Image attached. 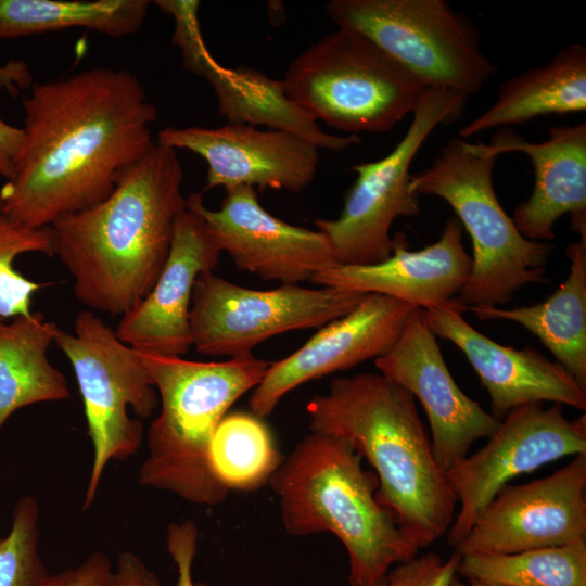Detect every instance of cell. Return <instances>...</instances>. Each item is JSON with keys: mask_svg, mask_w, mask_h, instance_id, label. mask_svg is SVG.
<instances>
[{"mask_svg": "<svg viewBox=\"0 0 586 586\" xmlns=\"http://www.w3.org/2000/svg\"><path fill=\"white\" fill-rule=\"evenodd\" d=\"M220 254L204 219L186 205L154 286L122 316L117 337L138 352L182 357L192 346L189 315L195 281L201 273L214 271Z\"/></svg>", "mask_w": 586, "mask_h": 586, "instance_id": "obj_20", "label": "cell"}, {"mask_svg": "<svg viewBox=\"0 0 586 586\" xmlns=\"http://www.w3.org/2000/svg\"><path fill=\"white\" fill-rule=\"evenodd\" d=\"M39 504L30 495L15 502L9 533L0 537V586H43L50 573L39 552Z\"/></svg>", "mask_w": 586, "mask_h": 586, "instance_id": "obj_30", "label": "cell"}, {"mask_svg": "<svg viewBox=\"0 0 586 586\" xmlns=\"http://www.w3.org/2000/svg\"><path fill=\"white\" fill-rule=\"evenodd\" d=\"M146 0H0V40L81 27L110 37L139 31Z\"/></svg>", "mask_w": 586, "mask_h": 586, "instance_id": "obj_26", "label": "cell"}, {"mask_svg": "<svg viewBox=\"0 0 586 586\" xmlns=\"http://www.w3.org/2000/svg\"><path fill=\"white\" fill-rule=\"evenodd\" d=\"M24 131L22 127L7 123L0 116V177L10 180L15 170L22 149Z\"/></svg>", "mask_w": 586, "mask_h": 586, "instance_id": "obj_35", "label": "cell"}, {"mask_svg": "<svg viewBox=\"0 0 586 586\" xmlns=\"http://www.w3.org/2000/svg\"><path fill=\"white\" fill-rule=\"evenodd\" d=\"M112 573L109 556L97 551L75 568L50 574L43 586H109Z\"/></svg>", "mask_w": 586, "mask_h": 586, "instance_id": "obj_33", "label": "cell"}, {"mask_svg": "<svg viewBox=\"0 0 586 586\" xmlns=\"http://www.w3.org/2000/svg\"><path fill=\"white\" fill-rule=\"evenodd\" d=\"M156 143L200 155L207 164L205 189L252 187L300 192L315 178L320 149L284 130L226 124L165 127Z\"/></svg>", "mask_w": 586, "mask_h": 586, "instance_id": "obj_17", "label": "cell"}, {"mask_svg": "<svg viewBox=\"0 0 586 586\" xmlns=\"http://www.w3.org/2000/svg\"><path fill=\"white\" fill-rule=\"evenodd\" d=\"M54 344L68 358L84 403L93 461L82 501L93 504L106 464L137 453L143 438L140 420L158 405L153 380L138 352L123 343L115 331L92 310L80 311L74 333L58 329Z\"/></svg>", "mask_w": 586, "mask_h": 586, "instance_id": "obj_9", "label": "cell"}, {"mask_svg": "<svg viewBox=\"0 0 586 586\" xmlns=\"http://www.w3.org/2000/svg\"><path fill=\"white\" fill-rule=\"evenodd\" d=\"M283 459L269 428L252 412L227 413L209 446L212 471L229 491L263 487Z\"/></svg>", "mask_w": 586, "mask_h": 586, "instance_id": "obj_28", "label": "cell"}, {"mask_svg": "<svg viewBox=\"0 0 586 586\" xmlns=\"http://www.w3.org/2000/svg\"><path fill=\"white\" fill-rule=\"evenodd\" d=\"M182 181L177 151L155 143L109 196L50 226L82 305L123 316L150 293L187 205Z\"/></svg>", "mask_w": 586, "mask_h": 586, "instance_id": "obj_2", "label": "cell"}, {"mask_svg": "<svg viewBox=\"0 0 586 586\" xmlns=\"http://www.w3.org/2000/svg\"><path fill=\"white\" fill-rule=\"evenodd\" d=\"M138 354L161 403L148 431L140 484L196 505L224 502L230 491L212 471V437L230 407L260 383L271 362L252 354L219 362Z\"/></svg>", "mask_w": 586, "mask_h": 586, "instance_id": "obj_5", "label": "cell"}, {"mask_svg": "<svg viewBox=\"0 0 586 586\" xmlns=\"http://www.w3.org/2000/svg\"><path fill=\"white\" fill-rule=\"evenodd\" d=\"M198 542L199 530L192 520L168 525L166 546L177 566V586H195L192 579V565L198 551Z\"/></svg>", "mask_w": 586, "mask_h": 586, "instance_id": "obj_32", "label": "cell"}, {"mask_svg": "<svg viewBox=\"0 0 586 586\" xmlns=\"http://www.w3.org/2000/svg\"><path fill=\"white\" fill-rule=\"evenodd\" d=\"M40 253L53 256L50 227L30 229L12 219L0 198V318L29 316L34 294L44 284L24 277L14 267L17 256Z\"/></svg>", "mask_w": 586, "mask_h": 586, "instance_id": "obj_29", "label": "cell"}, {"mask_svg": "<svg viewBox=\"0 0 586 586\" xmlns=\"http://www.w3.org/2000/svg\"><path fill=\"white\" fill-rule=\"evenodd\" d=\"M586 454V416L570 420L562 406L532 403L510 410L488 442L446 472L459 511L447 532L456 548L482 510L509 481L562 457Z\"/></svg>", "mask_w": 586, "mask_h": 586, "instance_id": "obj_12", "label": "cell"}, {"mask_svg": "<svg viewBox=\"0 0 586 586\" xmlns=\"http://www.w3.org/2000/svg\"><path fill=\"white\" fill-rule=\"evenodd\" d=\"M109 586H163L157 575L133 552L119 555Z\"/></svg>", "mask_w": 586, "mask_h": 586, "instance_id": "obj_34", "label": "cell"}, {"mask_svg": "<svg viewBox=\"0 0 586 586\" xmlns=\"http://www.w3.org/2000/svg\"><path fill=\"white\" fill-rule=\"evenodd\" d=\"M59 327L39 311L0 318V431L18 409L71 396L67 380L48 359Z\"/></svg>", "mask_w": 586, "mask_h": 586, "instance_id": "obj_25", "label": "cell"}, {"mask_svg": "<svg viewBox=\"0 0 586 586\" xmlns=\"http://www.w3.org/2000/svg\"><path fill=\"white\" fill-rule=\"evenodd\" d=\"M22 105L24 140L0 198L30 229L104 200L156 143L157 109L128 69L97 66L35 84Z\"/></svg>", "mask_w": 586, "mask_h": 586, "instance_id": "obj_1", "label": "cell"}, {"mask_svg": "<svg viewBox=\"0 0 586 586\" xmlns=\"http://www.w3.org/2000/svg\"><path fill=\"white\" fill-rule=\"evenodd\" d=\"M154 3L175 21L173 42L181 52L186 69L204 77L212 86L219 113L230 124H242L292 132L320 150L340 152L359 143L357 135L335 136L293 103L280 80L243 65H221L209 53L199 23L200 1L158 0Z\"/></svg>", "mask_w": 586, "mask_h": 586, "instance_id": "obj_16", "label": "cell"}, {"mask_svg": "<svg viewBox=\"0 0 586 586\" xmlns=\"http://www.w3.org/2000/svg\"><path fill=\"white\" fill-rule=\"evenodd\" d=\"M449 586H472L470 583L461 582L457 576L450 582Z\"/></svg>", "mask_w": 586, "mask_h": 586, "instance_id": "obj_37", "label": "cell"}, {"mask_svg": "<svg viewBox=\"0 0 586 586\" xmlns=\"http://www.w3.org/2000/svg\"><path fill=\"white\" fill-rule=\"evenodd\" d=\"M218 209L204 205L201 193L187 196L234 265L262 280L281 284L310 281L339 265L329 239L319 230L291 225L266 211L252 187L225 190Z\"/></svg>", "mask_w": 586, "mask_h": 586, "instance_id": "obj_14", "label": "cell"}, {"mask_svg": "<svg viewBox=\"0 0 586 586\" xmlns=\"http://www.w3.org/2000/svg\"><path fill=\"white\" fill-rule=\"evenodd\" d=\"M280 81L314 120L357 136L393 129L426 88L366 37L340 27L298 54Z\"/></svg>", "mask_w": 586, "mask_h": 586, "instance_id": "obj_7", "label": "cell"}, {"mask_svg": "<svg viewBox=\"0 0 586 586\" xmlns=\"http://www.w3.org/2000/svg\"><path fill=\"white\" fill-rule=\"evenodd\" d=\"M469 583L472 586H497V585L485 584V583H481V582H476V581H470Z\"/></svg>", "mask_w": 586, "mask_h": 586, "instance_id": "obj_38", "label": "cell"}, {"mask_svg": "<svg viewBox=\"0 0 586 586\" xmlns=\"http://www.w3.org/2000/svg\"><path fill=\"white\" fill-rule=\"evenodd\" d=\"M499 156L522 152L532 162L535 181L531 196L513 212L521 234L532 241L550 242L553 226L570 214L572 229L586 225V124L549 128V138L528 142L501 128L489 143Z\"/></svg>", "mask_w": 586, "mask_h": 586, "instance_id": "obj_22", "label": "cell"}, {"mask_svg": "<svg viewBox=\"0 0 586 586\" xmlns=\"http://www.w3.org/2000/svg\"><path fill=\"white\" fill-rule=\"evenodd\" d=\"M586 534V454L553 473L501 488L455 548L464 553H515L563 546Z\"/></svg>", "mask_w": 586, "mask_h": 586, "instance_id": "obj_13", "label": "cell"}, {"mask_svg": "<svg viewBox=\"0 0 586 586\" xmlns=\"http://www.w3.org/2000/svg\"><path fill=\"white\" fill-rule=\"evenodd\" d=\"M416 307L381 294H365L346 315L328 322L298 349L271 362L253 390L251 412L263 419L300 385L385 355Z\"/></svg>", "mask_w": 586, "mask_h": 586, "instance_id": "obj_18", "label": "cell"}, {"mask_svg": "<svg viewBox=\"0 0 586 586\" xmlns=\"http://www.w3.org/2000/svg\"><path fill=\"white\" fill-rule=\"evenodd\" d=\"M374 364L381 374L422 405L433 455L445 474L469 455L477 440L488 438L500 424L457 385L422 308L412 310L396 343Z\"/></svg>", "mask_w": 586, "mask_h": 586, "instance_id": "obj_15", "label": "cell"}, {"mask_svg": "<svg viewBox=\"0 0 586 586\" xmlns=\"http://www.w3.org/2000/svg\"><path fill=\"white\" fill-rule=\"evenodd\" d=\"M585 110L586 49L575 43L562 48L547 64L510 77L499 88L496 101L459 130V138Z\"/></svg>", "mask_w": 586, "mask_h": 586, "instance_id": "obj_23", "label": "cell"}, {"mask_svg": "<svg viewBox=\"0 0 586 586\" xmlns=\"http://www.w3.org/2000/svg\"><path fill=\"white\" fill-rule=\"evenodd\" d=\"M463 313L456 297L423 309L435 336L453 342L467 357L489 395L495 418L532 403L586 409V390L559 362L533 347L517 349L491 340L469 324Z\"/></svg>", "mask_w": 586, "mask_h": 586, "instance_id": "obj_19", "label": "cell"}, {"mask_svg": "<svg viewBox=\"0 0 586 586\" xmlns=\"http://www.w3.org/2000/svg\"><path fill=\"white\" fill-rule=\"evenodd\" d=\"M472 269L463 245V228L456 216L440 239L410 251L403 233L393 237L392 254L372 265H336L316 273L310 282L343 291L381 294L422 309L440 306L460 293Z\"/></svg>", "mask_w": 586, "mask_h": 586, "instance_id": "obj_21", "label": "cell"}, {"mask_svg": "<svg viewBox=\"0 0 586 586\" xmlns=\"http://www.w3.org/2000/svg\"><path fill=\"white\" fill-rule=\"evenodd\" d=\"M457 574L497 586H586V540L515 553H464Z\"/></svg>", "mask_w": 586, "mask_h": 586, "instance_id": "obj_27", "label": "cell"}, {"mask_svg": "<svg viewBox=\"0 0 586 586\" xmlns=\"http://www.w3.org/2000/svg\"><path fill=\"white\" fill-rule=\"evenodd\" d=\"M467 100L457 91L426 87L395 148L378 161L352 166L357 178L346 192L339 217L314 221L329 239L339 265H372L392 254L395 219L420 213L419 195L410 190L413 158L437 126L460 118Z\"/></svg>", "mask_w": 586, "mask_h": 586, "instance_id": "obj_10", "label": "cell"}, {"mask_svg": "<svg viewBox=\"0 0 586 586\" xmlns=\"http://www.w3.org/2000/svg\"><path fill=\"white\" fill-rule=\"evenodd\" d=\"M566 247L570 273L547 300L510 309L464 307L481 320L517 322L533 333L586 390V231Z\"/></svg>", "mask_w": 586, "mask_h": 586, "instance_id": "obj_24", "label": "cell"}, {"mask_svg": "<svg viewBox=\"0 0 586 586\" xmlns=\"http://www.w3.org/2000/svg\"><path fill=\"white\" fill-rule=\"evenodd\" d=\"M345 440L310 432L283 459L269 484L285 531L335 535L349 559V586H374L392 565L418 550L377 499L378 479Z\"/></svg>", "mask_w": 586, "mask_h": 586, "instance_id": "obj_4", "label": "cell"}, {"mask_svg": "<svg viewBox=\"0 0 586 586\" xmlns=\"http://www.w3.org/2000/svg\"><path fill=\"white\" fill-rule=\"evenodd\" d=\"M461 555L454 551L448 559L426 552L396 564L374 586H449L457 575Z\"/></svg>", "mask_w": 586, "mask_h": 586, "instance_id": "obj_31", "label": "cell"}, {"mask_svg": "<svg viewBox=\"0 0 586 586\" xmlns=\"http://www.w3.org/2000/svg\"><path fill=\"white\" fill-rule=\"evenodd\" d=\"M31 82V75L27 65L22 61H10L0 65V90H7L16 95L21 88H26Z\"/></svg>", "mask_w": 586, "mask_h": 586, "instance_id": "obj_36", "label": "cell"}, {"mask_svg": "<svg viewBox=\"0 0 586 586\" xmlns=\"http://www.w3.org/2000/svg\"><path fill=\"white\" fill-rule=\"evenodd\" d=\"M195 586H207V585L204 584V583H198V584H195Z\"/></svg>", "mask_w": 586, "mask_h": 586, "instance_id": "obj_39", "label": "cell"}, {"mask_svg": "<svg viewBox=\"0 0 586 586\" xmlns=\"http://www.w3.org/2000/svg\"><path fill=\"white\" fill-rule=\"evenodd\" d=\"M498 155L489 143L453 138L410 190L446 201L472 241V269L457 301L464 307H498L521 288L546 281L553 245L524 238L505 212L493 186Z\"/></svg>", "mask_w": 586, "mask_h": 586, "instance_id": "obj_6", "label": "cell"}, {"mask_svg": "<svg viewBox=\"0 0 586 586\" xmlns=\"http://www.w3.org/2000/svg\"><path fill=\"white\" fill-rule=\"evenodd\" d=\"M364 296L300 284L255 290L214 271L203 272L195 281L190 306L192 346L208 356L249 355L255 346L279 334L319 329L349 313Z\"/></svg>", "mask_w": 586, "mask_h": 586, "instance_id": "obj_11", "label": "cell"}, {"mask_svg": "<svg viewBox=\"0 0 586 586\" xmlns=\"http://www.w3.org/2000/svg\"><path fill=\"white\" fill-rule=\"evenodd\" d=\"M326 12L337 27L366 37L424 87L469 98L497 74L482 51L479 29L445 0H331Z\"/></svg>", "mask_w": 586, "mask_h": 586, "instance_id": "obj_8", "label": "cell"}, {"mask_svg": "<svg viewBox=\"0 0 586 586\" xmlns=\"http://www.w3.org/2000/svg\"><path fill=\"white\" fill-rule=\"evenodd\" d=\"M311 432L347 441L374 470L377 499L418 551L447 534L457 499L410 392L374 372L336 378L306 406Z\"/></svg>", "mask_w": 586, "mask_h": 586, "instance_id": "obj_3", "label": "cell"}]
</instances>
